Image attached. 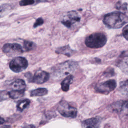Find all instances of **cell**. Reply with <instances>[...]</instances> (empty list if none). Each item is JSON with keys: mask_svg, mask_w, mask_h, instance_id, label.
Segmentation results:
<instances>
[{"mask_svg": "<svg viewBox=\"0 0 128 128\" xmlns=\"http://www.w3.org/2000/svg\"><path fill=\"white\" fill-rule=\"evenodd\" d=\"M28 66V62L26 58L17 56L13 58L9 64L10 68L15 72H20L24 70Z\"/></svg>", "mask_w": 128, "mask_h": 128, "instance_id": "5", "label": "cell"}, {"mask_svg": "<svg viewBox=\"0 0 128 128\" xmlns=\"http://www.w3.org/2000/svg\"><path fill=\"white\" fill-rule=\"evenodd\" d=\"M120 88L122 92L128 94V80L121 82Z\"/></svg>", "mask_w": 128, "mask_h": 128, "instance_id": "20", "label": "cell"}, {"mask_svg": "<svg viewBox=\"0 0 128 128\" xmlns=\"http://www.w3.org/2000/svg\"><path fill=\"white\" fill-rule=\"evenodd\" d=\"M73 76L69 74L61 82V88L64 92H67L69 90L70 86L72 81Z\"/></svg>", "mask_w": 128, "mask_h": 128, "instance_id": "15", "label": "cell"}, {"mask_svg": "<svg viewBox=\"0 0 128 128\" xmlns=\"http://www.w3.org/2000/svg\"><path fill=\"white\" fill-rule=\"evenodd\" d=\"M127 9V4L124 3L123 4H122L120 10H126Z\"/></svg>", "mask_w": 128, "mask_h": 128, "instance_id": "24", "label": "cell"}, {"mask_svg": "<svg viewBox=\"0 0 128 128\" xmlns=\"http://www.w3.org/2000/svg\"><path fill=\"white\" fill-rule=\"evenodd\" d=\"M48 92V90L46 88H38L32 90L30 92V96H40L46 94Z\"/></svg>", "mask_w": 128, "mask_h": 128, "instance_id": "16", "label": "cell"}, {"mask_svg": "<svg viewBox=\"0 0 128 128\" xmlns=\"http://www.w3.org/2000/svg\"><path fill=\"white\" fill-rule=\"evenodd\" d=\"M100 124V120L98 118H92L84 120L82 123L83 127L98 128Z\"/></svg>", "mask_w": 128, "mask_h": 128, "instance_id": "12", "label": "cell"}, {"mask_svg": "<svg viewBox=\"0 0 128 128\" xmlns=\"http://www.w3.org/2000/svg\"><path fill=\"white\" fill-rule=\"evenodd\" d=\"M56 52L58 54H62L68 56H70L74 52L70 48L68 45H67L58 48L56 50Z\"/></svg>", "mask_w": 128, "mask_h": 128, "instance_id": "14", "label": "cell"}, {"mask_svg": "<svg viewBox=\"0 0 128 128\" xmlns=\"http://www.w3.org/2000/svg\"><path fill=\"white\" fill-rule=\"evenodd\" d=\"M3 122H4V120L2 118H0V124H2Z\"/></svg>", "mask_w": 128, "mask_h": 128, "instance_id": "25", "label": "cell"}, {"mask_svg": "<svg viewBox=\"0 0 128 128\" xmlns=\"http://www.w3.org/2000/svg\"><path fill=\"white\" fill-rule=\"evenodd\" d=\"M30 104V100L28 99H24L20 101L16 106L17 110L19 111H22L26 107H28Z\"/></svg>", "mask_w": 128, "mask_h": 128, "instance_id": "18", "label": "cell"}, {"mask_svg": "<svg viewBox=\"0 0 128 128\" xmlns=\"http://www.w3.org/2000/svg\"><path fill=\"white\" fill-rule=\"evenodd\" d=\"M107 38L102 32H96L88 36L85 40L86 45L92 48H98L105 45Z\"/></svg>", "mask_w": 128, "mask_h": 128, "instance_id": "3", "label": "cell"}, {"mask_svg": "<svg viewBox=\"0 0 128 128\" xmlns=\"http://www.w3.org/2000/svg\"><path fill=\"white\" fill-rule=\"evenodd\" d=\"M9 97L12 99H18L22 97L24 94V90H12L8 92Z\"/></svg>", "mask_w": 128, "mask_h": 128, "instance_id": "17", "label": "cell"}, {"mask_svg": "<svg viewBox=\"0 0 128 128\" xmlns=\"http://www.w3.org/2000/svg\"><path fill=\"white\" fill-rule=\"evenodd\" d=\"M117 66L123 72L128 74V52H122L121 54L118 59Z\"/></svg>", "mask_w": 128, "mask_h": 128, "instance_id": "11", "label": "cell"}, {"mask_svg": "<svg viewBox=\"0 0 128 128\" xmlns=\"http://www.w3.org/2000/svg\"><path fill=\"white\" fill-rule=\"evenodd\" d=\"M128 22V16L120 12H114L104 16L103 22L108 27L112 28H121Z\"/></svg>", "mask_w": 128, "mask_h": 128, "instance_id": "1", "label": "cell"}, {"mask_svg": "<svg viewBox=\"0 0 128 128\" xmlns=\"http://www.w3.org/2000/svg\"><path fill=\"white\" fill-rule=\"evenodd\" d=\"M44 23V20L42 18H38V19L36 20L35 22L34 23V28H36L38 26H41Z\"/></svg>", "mask_w": 128, "mask_h": 128, "instance_id": "22", "label": "cell"}, {"mask_svg": "<svg viewBox=\"0 0 128 128\" xmlns=\"http://www.w3.org/2000/svg\"><path fill=\"white\" fill-rule=\"evenodd\" d=\"M23 47L25 51L28 52L33 50L36 47V45L32 42L28 40H24V42Z\"/></svg>", "mask_w": 128, "mask_h": 128, "instance_id": "19", "label": "cell"}, {"mask_svg": "<svg viewBox=\"0 0 128 128\" xmlns=\"http://www.w3.org/2000/svg\"><path fill=\"white\" fill-rule=\"evenodd\" d=\"M12 90H25L26 86L25 82L22 79H16L13 81L10 84Z\"/></svg>", "mask_w": 128, "mask_h": 128, "instance_id": "13", "label": "cell"}, {"mask_svg": "<svg viewBox=\"0 0 128 128\" xmlns=\"http://www.w3.org/2000/svg\"><path fill=\"white\" fill-rule=\"evenodd\" d=\"M116 86V82L114 80H110L98 84L95 87V90L97 92L106 94L114 90Z\"/></svg>", "mask_w": 128, "mask_h": 128, "instance_id": "7", "label": "cell"}, {"mask_svg": "<svg viewBox=\"0 0 128 128\" xmlns=\"http://www.w3.org/2000/svg\"><path fill=\"white\" fill-rule=\"evenodd\" d=\"M28 80L32 82L37 84H41L46 82L49 78L50 75L46 71L38 70H36L32 76H30L28 74Z\"/></svg>", "mask_w": 128, "mask_h": 128, "instance_id": "8", "label": "cell"}, {"mask_svg": "<svg viewBox=\"0 0 128 128\" xmlns=\"http://www.w3.org/2000/svg\"><path fill=\"white\" fill-rule=\"evenodd\" d=\"M80 17L76 11H70L64 15L61 20V22L68 28H72L80 22Z\"/></svg>", "mask_w": 128, "mask_h": 128, "instance_id": "6", "label": "cell"}, {"mask_svg": "<svg viewBox=\"0 0 128 128\" xmlns=\"http://www.w3.org/2000/svg\"><path fill=\"white\" fill-rule=\"evenodd\" d=\"M34 0H22L20 2V5L21 6H26L34 4Z\"/></svg>", "mask_w": 128, "mask_h": 128, "instance_id": "21", "label": "cell"}, {"mask_svg": "<svg viewBox=\"0 0 128 128\" xmlns=\"http://www.w3.org/2000/svg\"><path fill=\"white\" fill-rule=\"evenodd\" d=\"M57 110L59 113L64 117L74 118L77 116V109L65 100L61 101L59 103Z\"/></svg>", "mask_w": 128, "mask_h": 128, "instance_id": "4", "label": "cell"}, {"mask_svg": "<svg viewBox=\"0 0 128 128\" xmlns=\"http://www.w3.org/2000/svg\"><path fill=\"white\" fill-rule=\"evenodd\" d=\"M78 67V63L74 61H66L52 68V76L56 78H62L73 72Z\"/></svg>", "mask_w": 128, "mask_h": 128, "instance_id": "2", "label": "cell"}, {"mask_svg": "<svg viewBox=\"0 0 128 128\" xmlns=\"http://www.w3.org/2000/svg\"><path fill=\"white\" fill-rule=\"evenodd\" d=\"M122 35L124 38L128 40V24L122 30Z\"/></svg>", "mask_w": 128, "mask_h": 128, "instance_id": "23", "label": "cell"}, {"mask_svg": "<svg viewBox=\"0 0 128 128\" xmlns=\"http://www.w3.org/2000/svg\"><path fill=\"white\" fill-rule=\"evenodd\" d=\"M2 50L8 56L18 55L23 52L21 46L16 43L6 44L3 46Z\"/></svg>", "mask_w": 128, "mask_h": 128, "instance_id": "9", "label": "cell"}, {"mask_svg": "<svg viewBox=\"0 0 128 128\" xmlns=\"http://www.w3.org/2000/svg\"><path fill=\"white\" fill-rule=\"evenodd\" d=\"M111 108L114 112L128 116V101L116 102L112 105Z\"/></svg>", "mask_w": 128, "mask_h": 128, "instance_id": "10", "label": "cell"}]
</instances>
